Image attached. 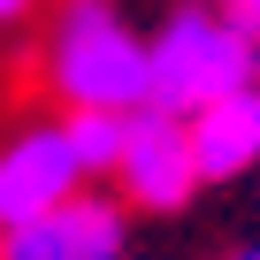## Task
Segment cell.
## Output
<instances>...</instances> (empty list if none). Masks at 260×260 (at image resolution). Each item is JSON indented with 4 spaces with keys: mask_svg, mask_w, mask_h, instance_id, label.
I'll return each mask as SVG.
<instances>
[{
    "mask_svg": "<svg viewBox=\"0 0 260 260\" xmlns=\"http://www.w3.org/2000/svg\"><path fill=\"white\" fill-rule=\"evenodd\" d=\"M46 84L61 107L138 115L153 100V39L130 31L115 0H61L46 23Z\"/></svg>",
    "mask_w": 260,
    "mask_h": 260,
    "instance_id": "1",
    "label": "cell"
},
{
    "mask_svg": "<svg viewBox=\"0 0 260 260\" xmlns=\"http://www.w3.org/2000/svg\"><path fill=\"white\" fill-rule=\"evenodd\" d=\"M237 84H260V39L245 31V16L214 8V0H184V8L153 31V100L146 107H169V115H199L207 100L237 92Z\"/></svg>",
    "mask_w": 260,
    "mask_h": 260,
    "instance_id": "2",
    "label": "cell"
},
{
    "mask_svg": "<svg viewBox=\"0 0 260 260\" xmlns=\"http://www.w3.org/2000/svg\"><path fill=\"white\" fill-rule=\"evenodd\" d=\"M115 184H122V199L138 214L191 207V191L207 184L199 176V146H191V115L138 107V115H130V138H122V161H115Z\"/></svg>",
    "mask_w": 260,
    "mask_h": 260,
    "instance_id": "3",
    "label": "cell"
},
{
    "mask_svg": "<svg viewBox=\"0 0 260 260\" xmlns=\"http://www.w3.org/2000/svg\"><path fill=\"white\" fill-rule=\"evenodd\" d=\"M84 176L92 169H84V153L69 138V122H23V130H8V138H0V230H16V222L77 199Z\"/></svg>",
    "mask_w": 260,
    "mask_h": 260,
    "instance_id": "4",
    "label": "cell"
},
{
    "mask_svg": "<svg viewBox=\"0 0 260 260\" xmlns=\"http://www.w3.org/2000/svg\"><path fill=\"white\" fill-rule=\"evenodd\" d=\"M122 245H130V222L100 191H77L16 230H0V260H122Z\"/></svg>",
    "mask_w": 260,
    "mask_h": 260,
    "instance_id": "5",
    "label": "cell"
},
{
    "mask_svg": "<svg viewBox=\"0 0 260 260\" xmlns=\"http://www.w3.org/2000/svg\"><path fill=\"white\" fill-rule=\"evenodd\" d=\"M191 146H199V176L230 184L260 169V84H237L222 100H207L191 115Z\"/></svg>",
    "mask_w": 260,
    "mask_h": 260,
    "instance_id": "6",
    "label": "cell"
},
{
    "mask_svg": "<svg viewBox=\"0 0 260 260\" xmlns=\"http://www.w3.org/2000/svg\"><path fill=\"white\" fill-rule=\"evenodd\" d=\"M31 8H39V0H0V31H16V23H31Z\"/></svg>",
    "mask_w": 260,
    "mask_h": 260,
    "instance_id": "7",
    "label": "cell"
},
{
    "mask_svg": "<svg viewBox=\"0 0 260 260\" xmlns=\"http://www.w3.org/2000/svg\"><path fill=\"white\" fill-rule=\"evenodd\" d=\"M230 8H237V16H245V31L260 39V0H230Z\"/></svg>",
    "mask_w": 260,
    "mask_h": 260,
    "instance_id": "8",
    "label": "cell"
},
{
    "mask_svg": "<svg viewBox=\"0 0 260 260\" xmlns=\"http://www.w3.org/2000/svg\"><path fill=\"white\" fill-rule=\"evenodd\" d=\"M230 260H260V245H245V252H230Z\"/></svg>",
    "mask_w": 260,
    "mask_h": 260,
    "instance_id": "9",
    "label": "cell"
}]
</instances>
